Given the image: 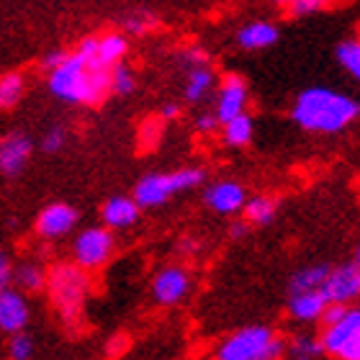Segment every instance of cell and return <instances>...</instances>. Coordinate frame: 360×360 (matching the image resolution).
I'll list each match as a JSON object with an SVG mask.
<instances>
[{
    "instance_id": "obj_1",
    "label": "cell",
    "mask_w": 360,
    "mask_h": 360,
    "mask_svg": "<svg viewBox=\"0 0 360 360\" xmlns=\"http://www.w3.org/2000/svg\"><path fill=\"white\" fill-rule=\"evenodd\" d=\"M291 116L307 131L338 134L360 116V101H355L347 93H340V90L314 85L296 96Z\"/></svg>"
},
{
    "instance_id": "obj_2",
    "label": "cell",
    "mask_w": 360,
    "mask_h": 360,
    "mask_svg": "<svg viewBox=\"0 0 360 360\" xmlns=\"http://www.w3.org/2000/svg\"><path fill=\"white\" fill-rule=\"evenodd\" d=\"M111 70L101 62L88 60L83 54L72 52L60 68L49 72V93L65 103L96 105L111 93Z\"/></svg>"
},
{
    "instance_id": "obj_3",
    "label": "cell",
    "mask_w": 360,
    "mask_h": 360,
    "mask_svg": "<svg viewBox=\"0 0 360 360\" xmlns=\"http://www.w3.org/2000/svg\"><path fill=\"white\" fill-rule=\"evenodd\" d=\"M206 173L201 167H183L175 173H152L144 175L134 188V198L142 209H152V206H162V203L175 193L191 191L198 183H203Z\"/></svg>"
},
{
    "instance_id": "obj_4",
    "label": "cell",
    "mask_w": 360,
    "mask_h": 360,
    "mask_svg": "<svg viewBox=\"0 0 360 360\" xmlns=\"http://www.w3.org/2000/svg\"><path fill=\"white\" fill-rule=\"evenodd\" d=\"M85 293H88V276L83 265H54L49 270V296L68 324L80 316Z\"/></svg>"
},
{
    "instance_id": "obj_5",
    "label": "cell",
    "mask_w": 360,
    "mask_h": 360,
    "mask_svg": "<svg viewBox=\"0 0 360 360\" xmlns=\"http://www.w3.org/2000/svg\"><path fill=\"white\" fill-rule=\"evenodd\" d=\"M72 255L85 270H96L108 263L113 255V234L108 232V226H90L77 234L72 242Z\"/></svg>"
},
{
    "instance_id": "obj_6",
    "label": "cell",
    "mask_w": 360,
    "mask_h": 360,
    "mask_svg": "<svg viewBox=\"0 0 360 360\" xmlns=\"http://www.w3.org/2000/svg\"><path fill=\"white\" fill-rule=\"evenodd\" d=\"M273 338L276 335L268 327H245L224 340L219 347V360H260Z\"/></svg>"
},
{
    "instance_id": "obj_7",
    "label": "cell",
    "mask_w": 360,
    "mask_h": 360,
    "mask_svg": "<svg viewBox=\"0 0 360 360\" xmlns=\"http://www.w3.org/2000/svg\"><path fill=\"white\" fill-rule=\"evenodd\" d=\"M188 291H191V276L186 268H178V265L160 270L152 281V296L160 307H173L186 299Z\"/></svg>"
},
{
    "instance_id": "obj_8",
    "label": "cell",
    "mask_w": 360,
    "mask_h": 360,
    "mask_svg": "<svg viewBox=\"0 0 360 360\" xmlns=\"http://www.w3.org/2000/svg\"><path fill=\"white\" fill-rule=\"evenodd\" d=\"M324 296L335 304H347L360 296V263H345L335 268L322 285Z\"/></svg>"
},
{
    "instance_id": "obj_9",
    "label": "cell",
    "mask_w": 360,
    "mask_h": 360,
    "mask_svg": "<svg viewBox=\"0 0 360 360\" xmlns=\"http://www.w3.org/2000/svg\"><path fill=\"white\" fill-rule=\"evenodd\" d=\"M248 105V83L240 75H226L217 93V116L221 124L245 113Z\"/></svg>"
},
{
    "instance_id": "obj_10",
    "label": "cell",
    "mask_w": 360,
    "mask_h": 360,
    "mask_svg": "<svg viewBox=\"0 0 360 360\" xmlns=\"http://www.w3.org/2000/svg\"><path fill=\"white\" fill-rule=\"evenodd\" d=\"M31 150H34V144H31V139L26 134H21V131L6 134L3 142H0V173L6 178L18 175L29 162Z\"/></svg>"
},
{
    "instance_id": "obj_11",
    "label": "cell",
    "mask_w": 360,
    "mask_h": 360,
    "mask_svg": "<svg viewBox=\"0 0 360 360\" xmlns=\"http://www.w3.org/2000/svg\"><path fill=\"white\" fill-rule=\"evenodd\" d=\"M203 201H206L209 209L217 211V214H237V211L245 209L248 193H245V188H242L240 183H234V180H219V183L206 188Z\"/></svg>"
},
{
    "instance_id": "obj_12",
    "label": "cell",
    "mask_w": 360,
    "mask_h": 360,
    "mask_svg": "<svg viewBox=\"0 0 360 360\" xmlns=\"http://www.w3.org/2000/svg\"><path fill=\"white\" fill-rule=\"evenodd\" d=\"M77 224V211L68 203H49L37 219V232L44 240H57L65 234L72 232V226Z\"/></svg>"
},
{
    "instance_id": "obj_13",
    "label": "cell",
    "mask_w": 360,
    "mask_h": 360,
    "mask_svg": "<svg viewBox=\"0 0 360 360\" xmlns=\"http://www.w3.org/2000/svg\"><path fill=\"white\" fill-rule=\"evenodd\" d=\"M26 324H29V304H26L21 293L6 285L0 291V327H3V332L15 335Z\"/></svg>"
},
{
    "instance_id": "obj_14",
    "label": "cell",
    "mask_w": 360,
    "mask_h": 360,
    "mask_svg": "<svg viewBox=\"0 0 360 360\" xmlns=\"http://www.w3.org/2000/svg\"><path fill=\"white\" fill-rule=\"evenodd\" d=\"M358 330H360V309H350L340 322L324 327V335H322L324 353L338 355L340 350H342V345H345L347 340L353 338Z\"/></svg>"
},
{
    "instance_id": "obj_15",
    "label": "cell",
    "mask_w": 360,
    "mask_h": 360,
    "mask_svg": "<svg viewBox=\"0 0 360 360\" xmlns=\"http://www.w3.org/2000/svg\"><path fill=\"white\" fill-rule=\"evenodd\" d=\"M139 203L136 198H127V195H116L111 201L103 203V211H101V217H103V224L108 229H127L131 226L139 219Z\"/></svg>"
},
{
    "instance_id": "obj_16",
    "label": "cell",
    "mask_w": 360,
    "mask_h": 360,
    "mask_svg": "<svg viewBox=\"0 0 360 360\" xmlns=\"http://www.w3.org/2000/svg\"><path fill=\"white\" fill-rule=\"evenodd\" d=\"M327 304L330 299L324 296L322 288H314V291L291 293L288 309H291V316H296L299 322H314V319H322Z\"/></svg>"
},
{
    "instance_id": "obj_17",
    "label": "cell",
    "mask_w": 360,
    "mask_h": 360,
    "mask_svg": "<svg viewBox=\"0 0 360 360\" xmlns=\"http://www.w3.org/2000/svg\"><path fill=\"white\" fill-rule=\"evenodd\" d=\"M276 41H278V29L268 21H250L237 31V44H240L242 49H250V52L268 49V46L276 44Z\"/></svg>"
},
{
    "instance_id": "obj_18",
    "label": "cell",
    "mask_w": 360,
    "mask_h": 360,
    "mask_svg": "<svg viewBox=\"0 0 360 360\" xmlns=\"http://www.w3.org/2000/svg\"><path fill=\"white\" fill-rule=\"evenodd\" d=\"M214 83H217V77L209 70V65H193V68H188L183 96H186L188 103H201V101L209 98L211 90H214Z\"/></svg>"
},
{
    "instance_id": "obj_19",
    "label": "cell",
    "mask_w": 360,
    "mask_h": 360,
    "mask_svg": "<svg viewBox=\"0 0 360 360\" xmlns=\"http://www.w3.org/2000/svg\"><path fill=\"white\" fill-rule=\"evenodd\" d=\"M129 44H127V37L119 34V31H108L103 37H98V54H96V62L105 65V68H113V65H119L124 60V54H127Z\"/></svg>"
},
{
    "instance_id": "obj_20",
    "label": "cell",
    "mask_w": 360,
    "mask_h": 360,
    "mask_svg": "<svg viewBox=\"0 0 360 360\" xmlns=\"http://www.w3.org/2000/svg\"><path fill=\"white\" fill-rule=\"evenodd\" d=\"M332 270L327 265H314V268H304L299 270L296 276L291 278V285L288 291L291 293H301V291H314V288H322L324 281L330 278Z\"/></svg>"
},
{
    "instance_id": "obj_21",
    "label": "cell",
    "mask_w": 360,
    "mask_h": 360,
    "mask_svg": "<svg viewBox=\"0 0 360 360\" xmlns=\"http://www.w3.org/2000/svg\"><path fill=\"white\" fill-rule=\"evenodd\" d=\"M276 209L278 203L273 201V198H268V195H255V198H248V203H245V219H248L250 224H270L273 221V217H276Z\"/></svg>"
},
{
    "instance_id": "obj_22",
    "label": "cell",
    "mask_w": 360,
    "mask_h": 360,
    "mask_svg": "<svg viewBox=\"0 0 360 360\" xmlns=\"http://www.w3.org/2000/svg\"><path fill=\"white\" fill-rule=\"evenodd\" d=\"M252 139V119L248 113H240L224 124V142L229 147H245Z\"/></svg>"
},
{
    "instance_id": "obj_23",
    "label": "cell",
    "mask_w": 360,
    "mask_h": 360,
    "mask_svg": "<svg viewBox=\"0 0 360 360\" xmlns=\"http://www.w3.org/2000/svg\"><path fill=\"white\" fill-rule=\"evenodd\" d=\"M13 281L18 283L21 291H29V293H37V291H41L44 285H49L46 273L34 263H23L21 268L13 273Z\"/></svg>"
},
{
    "instance_id": "obj_24",
    "label": "cell",
    "mask_w": 360,
    "mask_h": 360,
    "mask_svg": "<svg viewBox=\"0 0 360 360\" xmlns=\"http://www.w3.org/2000/svg\"><path fill=\"white\" fill-rule=\"evenodd\" d=\"M23 75L21 72H6V75L0 77V105L3 108H13L23 96Z\"/></svg>"
},
{
    "instance_id": "obj_25",
    "label": "cell",
    "mask_w": 360,
    "mask_h": 360,
    "mask_svg": "<svg viewBox=\"0 0 360 360\" xmlns=\"http://www.w3.org/2000/svg\"><path fill=\"white\" fill-rule=\"evenodd\" d=\"M335 57L342 68L347 70V75H353L360 80V39H347L335 49Z\"/></svg>"
},
{
    "instance_id": "obj_26",
    "label": "cell",
    "mask_w": 360,
    "mask_h": 360,
    "mask_svg": "<svg viewBox=\"0 0 360 360\" xmlns=\"http://www.w3.org/2000/svg\"><path fill=\"white\" fill-rule=\"evenodd\" d=\"M136 88V77L131 72L129 65L119 62V65H113L111 70V93L113 96H131Z\"/></svg>"
},
{
    "instance_id": "obj_27",
    "label": "cell",
    "mask_w": 360,
    "mask_h": 360,
    "mask_svg": "<svg viewBox=\"0 0 360 360\" xmlns=\"http://www.w3.org/2000/svg\"><path fill=\"white\" fill-rule=\"evenodd\" d=\"M288 350H291L293 360H314V358H319V355L324 353V345H322V340L309 338V335H301V338L293 340Z\"/></svg>"
},
{
    "instance_id": "obj_28",
    "label": "cell",
    "mask_w": 360,
    "mask_h": 360,
    "mask_svg": "<svg viewBox=\"0 0 360 360\" xmlns=\"http://www.w3.org/2000/svg\"><path fill=\"white\" fill-rule=\"evenodd\" d=\"M162 129H165V119L162 116H152L142 124L139 129V147L142 150H155L162 136Z\"/></svg>"
},
{
    "instance_id": "obj_29",
    "label": "cell",
    "mask_w": 360,
    "mask_h": 360,
    "mask_svg": "<svg viewBox=\"0 0 360 360\" xmlns=\"http://www.w3.org/2000/svg\"><path fill=\"white\" fill-rule=\"evenodd\" d=\"M276 3H281L291 15H309V13L322 11V8L327 6V3H332V0H276Z\"/></svg>"
},
{
    "instance_id": "obj_30",
    "label": "cell",
    "mask_w": 360,
    "mask_h": 360,
    "mask_svg": "<svg viewBox=\"0 0 360 360\" xmlns=\"http://www.w3.org/2000/svg\"><path fill=\"white\" fill-rule=\"evenodd\" d=\"M8 355H11V360H29L34 355V342H31L29 335L15 332L13 340L8 342Z\"/></svg>"
},
{
    "instance_id": "obj_31",
    "label": "cell",
    "mask_w": 360,
    "mask_h": 360,
    "mask_svg": "<svg viewBox=\"0 0 360 360\" xmlns=\"http://www.w3.org/2000/svg\"><path fill=\"white\" fill-rule=\"evenodd\" d=\"M65 139H68V134H65V129L62 127L49 129V131L44 134V139H41V150L54 155V152H60L62 147H65Z\"/></svg>"
},
{
    "instance_id": "obj_32",
    "label": "cell",
    "mask_w": 360,
    "mask_h": 360,
    "mask_svg": "<svg viewBox=\"0 0 360 360\" xmlns=\"http://www.w3.org/2000/svg\"><path fill=\"white\" fill-rule=\"evenodd\" d=\"M152 23H155V18H152L150 13H134L127 18V31L129 34H144L147 29H152Z\"/></svg>"
},
{
    "instance_id": "obj_33",
    "label": "cell",
    "mask_w": 360,
    "mask_h": 360,
    "mask_svg": "<svg viewBox=\"0 0 360 360\" xmlns=\"http://www.w3.org/2000/svg\"><path fill=\"white\" fill-rule=\"evenodd\" d=\"M340 360H360V330L355 332L353 338L347 340L345 345H342V350L338 353Z\"/></svg>"
},
{
    "instance_id": "obj_34",
    "label": "cell",
    "mask_w": 360,
    "mask_h": 360,
    "mask_svg": "<svg viewBox=\"0 0 360 360\" xmlns=\"http://www.w3.org/2000/svg\"><path fill=\"white\" fill-rule=\"evenodd\" d=\"M347 311H350V309H347L345 304H335V301H330V304H327V309H324V314H322L324 327H327V324L340 322V319H342V316H345Z\"/></svg>"
},
{
    "instance_id": "obj_35",
    "label": "cell",
    "mask_w": 360,
    "mask_h": 360,
    "mask_svg": "<svg viewBox=\"0 0 360 360\" xmlns=\"http://www.w3.org/2000/svg\"><path fill=\"white\" fill-rule=\"evenodd\" d=\"M219 124H221V121H219L217 111H214V113H201V116L195 119V129H198L201 134H209V131H214Z\"/></svg>"
},
{
    "instance_id": "obj_36",
    "label": "cell",
    "mask_w": 360,
    "mask_h": 360,
    "mask_svg": "<svg viewBox=\"0 0 360 360\" xmlns=\"http://www.w3.org/2000/svg\"><path fill=\"white\" fill-rule=\"evenodd\" d=\"M68 54L70 52H65V49H54V52L44 54V60H41V68H44L46 72H52V70H57L62 62L68 60Z\"/></svg>"
},
{
    "instance_id": "obj_37",
    "label": "cell",
    "mask_w": 360,
    "mask_h": 360,
    "mask_svg": "<svg viewBox=\"0 0 360 360\" xmlns=\"http://www.w3.org/2000/svg\"><path fill=\"white\" fill-rule=\"evenodd\" d=\"M186 62H188V68H193V65H209V57H206L203 49L193 46V49H188L186 52Z\"/></svg>"
},
{
    "instance_id": "obj_38",
    "label": "cell",
    "mask_w": 360,
    "mask_h": 360,
    "mask_svg": "<svg viewBox=\"0 0 360 360\" xmlns=\"http://www.w3.org/2000/svg\"><path fill=\"white\" fill-rule=\"evenodd\" d=\"M13 278V270H11V263H8V257L0 260V283L8 285V281Z\"/></svg>"
},
{
    "instance_id": "obj_39",
    "label": "cell",
    "mask_w": 360,
    "mask_h": 360,
    "mask_svg": "<svg viewBox=\"0 0 360 360\" xmlns=\"http://www.w3.org/2000/svg\"><path fill=\"white\" fill-rule=\"evenodd\" d=\"M248 219H245V221H237V224H232V229H229V234H232V237H237V240H240V237H245V234H248Z\"/></svg>"
},
{
    "instance_id": "obj_40",
    "label": "cell",
    "mask_w": 360,
    "mask_h": 360,
    "mask_svg": "<svg viewBox=\"0 0 360 360\" xmlns=\"http://www.w3.org/2000/svg\"><path fill=\"white\" fill-rule=\"evenodd\" d=\"M175 116H178V105L167 103L165 108H162V119H175Z\"/></svg>"
},
{
    "instance_id": "obj_41",
    "label": "cell",
    "mask_w": 360,
    "mask_h": 360,
    "mask_svg": "<svg viewBox=\"0 0 360 360\" xmlns=\"http://www.w3.org/2000/svg\"><path fill=\"white\" fill-rule=\"evenodd\" d=\"M355 260H358V263H360V248H358V252H355Z\"/></svg>"
}]
</instances>
